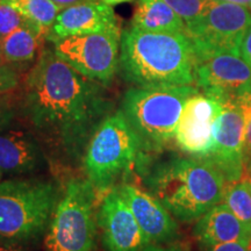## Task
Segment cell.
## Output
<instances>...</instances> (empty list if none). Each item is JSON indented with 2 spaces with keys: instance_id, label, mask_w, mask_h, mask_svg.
I'll list each match as a JSON object with an SVG mask.
<instances>
[{
  "instance_id": "1",
  "label": "cell",
  "mask_w": 251,
  "mask_h": 251,
  "mask_svg": "<svg viewBox=\"0 0 251 251\" xmlns=\"http://www.w3.org/2000/svg\"><path fill=\"white\" fill-rule=\"evenodd\" d=\"M21 108L52 149L78 159L112 105L101 84L75 70L54 49L45 48L25 79Z\"/></svg>"
},
{
  "instance_id": "2",
  "label": "cell",
  "mask_w": 251,
  "mask_h": 251,
  "mask_svg": "<svg viewBox=\"0 0 251 251\" xmlns=\"http://www.w3.org/2000/svg\"><path fill=\"white\" fill-rule=\"evenodd\" d=\"M125 79L139 87L192 86L197 57L185 33L130 28L121 34L120 61Z\"/></svg>"
},
{
  "instance_id": "3",
  "label": "cell",
  "mask_w": 251,
  "mask_h": 251,
  "mask_svg": "<svg viewBox=\"0 0 251 251\" xmlns=\"http://www.w3.org/2000/svg\"><path fill=\"white\" fill-rule=\"evenodd\" d=\"M225 176L203 158H174L149 175L150 193L183 222L199 220L222 201Z\"/></svg>"
},
{
  "instance_id": "4",
  "label": "cell",
  "mask_w": 251,
  "mask_h": 251,
  "mask_svg": "<svg viewBox=\"0 0 251 251\" xmlns=\"http://www.w3.org/2000/svg\"><path fill=\"white\" fill-rule=\"evenodd\" d=\"M61 196L54 181L0 180V242H36L46 234Z\"/></svg>"
},
{
  "instance_id": "5",
  "label": "cell",
  "mask_w": 251,
  "mask_h": 251,
  "mask_svg": "<svg viewBox=\"0 0 251 251\" xmlns=\"http://www.w3.org/2000/svg\"><path fill=\"white\" fill-rule=\"evenodd\" d=\"M198 92L193 86L134 87L126 92L121 111L140 137L142 150L162 149L174 139L185 101Z\"/></svg>"
},
{
  "instance_id": "6",
  "label": "cell",
  "mask_w": 251,
  "mask_h": 251,
  "mask_svg": "<svg viewBox=\"0 0 251 251\" xmlns=\"http://www.w3.org/2000/svg\"><path fill=\"white\" fill-rule=\"evenodd\" d=\"M141 150L140 137L119 109L103 119L87 143L83 156L87 180L96 191L107 192L131 170Z\"/></svg>"
},
{
  "instance_id": "7",
  "label": "cell",
  "mask_w": 251,
  "mask_h": 251,
  "mask_svg": "<svg viewBox=\"0 0 251 251\" xmlns=\"http://www.w3.org/2000/svg\"><path fill=\"white\" fill-rule=\"evenodd\" d=\"M97 214L96 190L90 181L69 180L46 230V251L96 250Z\"/></svg>"
},
{
  "instance_id": "8",
  "label": "cell",
  "mask_w": 251,
  "mask_h": 251,
  "mask_svg": "<svg viewBox=\"0 0 251 251\" xmlns=\"http://www.w3.org/2000/svg\"><path fill=\"white\" fill-rule=\"evenodd\" d=\"M250 27L249 8L233 2L215 1L202 17L187 25L185 34L192 42L197 59L219 52L240 55L241 43Z\"/></svg>"
},
{
  "instance_id": "9",
  "label": "cell",
  "mask_w": 251,
  "mask_h": 251,
  "mask_svg": "<svg viewBox=\"0 0 251 251\" xmlns=\"http://www.w3.org/2000/svg\"><path fill=\"white\" fill-rule=\"evenodd\" d=\"M120 30L72 35L52 41L58 57L75 70L102 85L115 76L120 61Z\"/></svg>"
},
{
  "instance_id": "10",
  "label": "cell",
  "mask_w": 251,
  "mask_h": 251,
  "mask_svg": "<svg viewBox=\"0 0 251 251\" xmlns=\"http://www.w3.org/2000/svg\"><path fill=\"white\" fill-rule=\"evenodd\" d=\"M244 98L246 94L222 105L214 124L212 150L203 158L214 165L227 181L240 180L246 168L244 141L248 109Z\"/></svg>"
},
{
  "instance_id": "11",
  "label": "cell",
  "mask_w": 251,
  "mask_h": 251,
  "mask_svg": "<svg viewBox=\"0 0 251 251\" xmlns=\"http://www.w3.org/2000/svg\"><path fill=\"white\" fill-rule=\"evenodd\" d=\"M196 85L222 105L251 92V69L237 54H219L198 58Z\"/></svg>"
},
{
  "instance_id": "12",
  "label": "cell",
  "mask_w": 251,
  "mask_h": 251,
  "mask_svg": "<svg viewBox=\"0 0 251 251\" xmlns=\"http://www.w3.org/2000/svg\"><path fill=\"white\" fill-rule=\"evenodd\" d=\"M97 219L107 251H141L150 244L118 187L103 197Z\"/></svg>"
},
{
  "instance_id": "13",
  "label": "cell",
  "mask_w": 251,
  "mask_h": 251,
  "mask_svg": "<svg viewBox=\"0 0 251 251\" xmlns=\"http://www.w3.org/2000/svg\"><path fill=\"white\" fill-rule=\"evenodd\" d=\"M221 111L222 103L218 100L199 92L191 96L185 101L176 130L178 147L198 158L208 156L213 147L214 124Z\"/></svg>"
},
{
  "instance_id": "14",
  "label": "cell",
  "mask_w": 251,
  "mask_h": 251,
  "mask_svg": "<svg viewBox=\"0 0 251 251\" xmlns=\"http://www.w3.org/2000/svg\"><path fill=\"white\" fill-rule=\"evenodd\" d=\"M120 30L119 20L111 5L89 1L63 8L46 39L50 42L72 35Z\"/></svg>"
},
{
  "instance_id": "15",
  "label": "cell",
  "mask_w": 251,
  "mask_h": 251,
  "mask_svg": "<svg viewBox=\"0 0 251 251\" xmlns=\"http://www.w3.org/2000/svg\"><path fill=\"white\" fill-rule=\"evenodd\" d=\"M118 190L129 205L150 244L166 242L176 236L177 224L172 214L151 193L129 183L121 184Z\"/></svg>"
},
{
  "instance_id": "16",
  "label": "cell",
  "mask_w": 251,
  "mask_h": 251,
  "mask_svg": "<svg viewBox=\"0 0 251 251\" xmlns=\"http://www.w3.org/2000/svg\"><path fill=\"white\" fill-rule=\"evenodd\" d=\"M194 237L206 249L220 244L250 241L251 230L234 214L226 203H218L197 220Z\"/></svg>"
},
{
  "instance_id": "17",
  "label": "cell",
  "mask_w": 251,
  "mask_h": 251,
  "mask_svg": "<svg viewBox=\"0 0 251 251\" xmlns=\"http://www.w3.org/2000/svg\"><path fill=\"white\" fill-rule=\"evenodd\" d=\"M43 155L30 134L12 130L0 133V170L6 175H26L35 171Z\"/></svg>"
},
{
  "instance_id": "18",
  "label": "cell",
  "mask_w": 251,
  "mask_h": 251,
  "mask_svg": "<svg viewBox=\"0 0 251 251\" xmlns=\"http://www.w3.org/2000/svg\"><path fill=\"white\" fill-rule=\"evenodd\" d=\"M130 28L147 31L185 33L186 26L164 0H139Z\"/></svg>"
},
{
  "instance_id": "19",
  "label": "cell",
  "mask_w": 251,
  "mask_h": 251,
  "mask_svg": "<svg viewBox=\"0 0 251 251\" xmlns=\"http://www.w3.org/2000/svg\"><path fill=\"white\" fill-rule=\"evenodd\" d=\"M43 37L45 31L28 21L0 41V54L8 64H28L35 59Z\"/></svg>"
},
{
  "instance_id": "20",
  "label": "cell",
  "mask_w": 251,
  "mask_h": 251,
  "mask_svg": "<svg viewBox=\"0 0 251 251\" xmlns=\"http://www.w3.org/2000/svg\"><path fill=\"white\" fill-rule=\"evenodd\" d=\"M0 1L17 9L19 13L24 15L29 23L45 31L47 35L51 29L58 13L63 9L52 0H0Z\"/></svg>"
},
{
  "instance_id": "21",
  "label": "cell",
  "mask_w": 251,
  "mask_h": 251,
  "mask_svg": "<svg viewBox=\"0 0 251 251\" xmlns=\"http://www.w3.org/2000/svg\"><path fill=\"white\" fill-rule=\"evenodd\" d=\"M224 203L251 230V188L249 180L226 183Z\"/></svg>"
},
{
  "instance_id": "22",
  "label": "cell",
  "mask_w": 251,
  "mask_h": 251,
  "mask_svg": "<svg viewBox=\"0 0 251 251\" xmlns=\"http://www.w3.org/2000/svg\"><path fill=\"white\" fill-rule=\"evenodd\" d=\"M179 15L185 26L193 24L215 4L216 0H164Z\"/></svg>"
},
{
  "instance_id": "23",
  "label": "cell",
  "mask_w": 251,
  "mask_h": 251,
  "mask_svg": "<svg viewBox=\"0 0 251 251\" xmlns=\"http://www.w3.org/2000/svg\"><path fill=\"white\" fill-rule=\"evenodd\" d=\"M26 23L27 19L17 9L0 1V41Z\"/></svg>"
},
{
  "instance_id": "24",
  "label": "cell",
  "mask_w": 251,
  "mask_h": 251,
  "mask_svg": "<svg viewBox=\"0 0 251 251\" xmlns=\"http://www.w3.org/2000/svg\"><path fill=\"white\" fill-rule=\"evenodd\" d=\"M19 75L13 69L2 65L0 67V96H4L19 86Z\"/></svg>"
},
{
  "instance_id": "25",
  "label": "cell",
  "mask_w": 251,
  "mask_h": 251,
  "mask_svg": "<svg viewBox=\"0 0 251 251\" xmlns=\"http://www.w3.org/2000/svg\"><path fill=\"white\" fill-rule=\"evenodd\" d=\"M14 115V105L11 98L6 97V94L0 96V131H2L11 125Z\"/></svg>"
},
{
  "instance_id": "26",
  "label": "cell",
  "mask_w": 251,
  "mask_h": 251,
  "mask_svg": "<svg viewBox=\"0 0 251 251\" xmlns=\"http://www.w3.org/2000/svg\"><path fill=\"white\" fill-rule=\"evenodd\" d=\"M246 105L248 109L246 141H244V164L249 166L251 164V92L246 94Z\"/></svg>"
},
{
  "instance_id": "27",
  "label": "cell",
  "mask_w": 251,
  "mask_h": 251,
  "mask_svg": "<svg viewBox=\"0 0 251 251\" xmlns=\"http://www.w3.org/2000/svg\"><path fill=\"white\" fill-rule=\"evenodd\" d=\"M251 242L250 241H238V242H231L220 246L213 247L208 251H250Z\"/></svg>"
},
{
  "instance_id": "28",
  "label": "cell",
  "mask_w": 251,
  "mask_h": 251,
  "mask_svg": "<svg viewBox=\"0 0 251 251\" xmlns=\"http://www.w3.org/2000/svg\"><path fill=\"white\" fill-rule=\"evenodd\" d=\"M240 55L251 69V27L248 29L241 43Z\"/></svg>"
},
{
  "instance_id": "29",
  "label": "cell",
  "mask_w": 251,
  "mask_h": 251,
  "mask_svg": "<svg viewBox=\"0 0 251 251\" xmlns=\"http://www.w3.org/2000/svg\"><path fill=\"white\" fill-rule=\"evenodd\" d=\"M55 4L61 6L62 8L69 7V6L81 4V2H89V1H97V0H52Z\"/></svg>"
},
{
  "instance_id": "30",
  "label": "cell",
  "mask_w": 251,
  "mask_h": 251,
  "mask_svg": "<svg viewBox=\"0 0 251 251\" xmlns=\"http://www.w3.org/2000/svg\"><path fill=\"white\" fill-rule=\"evenodd\" d=\"M0 251H28L17 244H8L0 242Z\"/></svg>"
},
{
  "instance_id": "31",
  "label": "cell",
  "mask_w": 251,
  "mask_h": 251,
  "mask_svg": "<svg viewBox=\"0 0 251 251\" xmlns=\"http://www.w3.org/2000/svg\"><path fill=\"white\" fill-rule=\"evenodd\" d=\"M141 251H180L179 249H176V248H162L158 246H147L144 249H142Z\"/></svg>"
},
{
  "instance_id": "32",
  "label": "cell",
  "mask_w": 251,
  "mask_h": 251,
  "mask_svg": "<svg viewBox=\"0 0 251 251\" xmlns=\"http://www.w3.org/2000/svg\"><path fill=\"white\" fill-rule=\"evenodd\" d=\"M216 1H225V2H233V4L246 6L249 9H251V0H216Z\"/></svg>"
},
{
  "instance_id": "33",
  "label": "cell",
  "mask_w": 251,
  "mask_h": 251,
  "mask_svg": "<svg viewBox=\"0 0 251 251\" xmlns=\"http://www.w3.org/2000/svg\"><path fill=\"white\" fill-rule=\"evenodd\" d=\"M101 1L105 2V4H107V5L114 6V5L124 4V2H128V1H130V0H101Z\"/></svg>"
},
{
  "instance_id": "34",
  "label": "cell",
  "mask_w": 251,
  "mask_h": 251,
  "mask_svg": "<svg viewBox=\"0 0 251 251\" xmlns=\"http://www.w3.org/2000/svg\"><path fill=\"white\" fill-rule=\"evenodd\" d=\"M2 65H5V62H4V58H2L1 54H0V67H2Z\"/></svg>"
},
{
  "instance_id": "35",
  "label": "cell",
  "mask_w": 251,
  "mask_h": 251,
  "mask_svg": "<svg viewBox=\"0 0 251 251\" xmlns=\"http://www.w3.org/2000/svg\"><path fill=\"white\" fill-rule=\"evenodd\" d=\"M2 176H4V174H2V171H1V170H0V180H1V179H2Z\"/></svg>"
},
{
  "instance_id": "36",
  "label": "cell",
  "mask_w": 251,
  "mask_h": 251,
  "mask_svg": "<svg viewBox=\"0 0 251 251\" xmlns=\"http://www.w3.org/2000/svg\"><path fill=\"white\" fill-rule=\"evenodd\" d=\"M249 183H250V188H251V180H249Z\"/></svg>"
},
{
  "instance_id": "37",
  "label": "cell",
  "mask_w": 251,
  "mask_h": 251,
  "mask_svg": "<svg viewBox=\"0 0 251 251\" xmlns=\"http://www.w3.org/2000/svg\"><path fill=\"white\" fill-rule=\"evenodd\" d=\"M250 251H251V250H250Z\"/></svg>"
}]
</instances>
